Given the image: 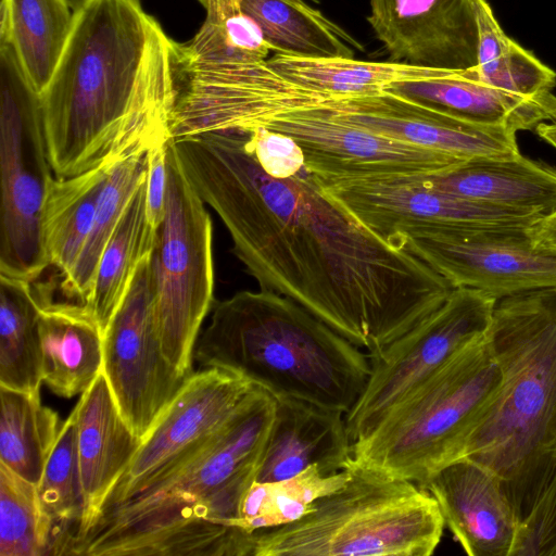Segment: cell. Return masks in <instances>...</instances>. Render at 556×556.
Returning a JSON list of instances; mask_svg holds the SVG:
<instances>
[{"mask_svg":"<svg viewBox=\"0 0 556 556\" xmlns=\"http://www.w3.org/2000/svg\"><path fill=\"white\" fill-rule=\"evenodd\" d=\"M39 336L42 382L58 396L83 394L102 372L103 334L85 305L41 302Z\"/></svg>","mask_w":556,"mask_h":556,"instance_id":"cell-24","label":"cell"},{"mask_svg":"<svg viewBox=\"0 0 556 556\" xmlns=\"http://www.w3.org/2000/svg\"><path fill=\"white\" fill-rule=\"evenodd\" d=\"M61 60L40 93L54 177L113 168L168 141L172 42L139 0H76Z\"/></svg>","mask_w":556,"mask_h":556,"instance_id":"cell-2","label":"cell"},{"mask_svg":"<svg viewBox=\"0 0 556 556\" xmlns=\"http://www.w3.org/2000/svg\"><path fill=\"white\" fill-rule=\"evenodd\" d=\"M40 93L0 42V274L35 281L50 266L42 211L53 180Z\"/></svg>","mask_w":556,"mask_h":556,"instance_id":"cell-8","label":"cell"},{"mask_svg":"<svg viewBox=\"0 0 556 556\" xmlns=\"http://www.w3.org/2000/svg\"><path fill=\"white\" fill-rule=\"evenodd\" d=\"M275 400L256 481L291 478L313 464L330 473L348 468L353 443L344 413L292 397Z\"/></svg>","mask_w":556,"mask_h":556,"instance_id":"cell-20","label":"cell"},{"mask_svg":"<svg viewBox=\"0 0 556 556\" xmlns=\"http://www.w3.org/2000/svg\"><path fill=\"white\" fill-rule=\"evenodd\" d=\"M437 501L445 526L469 556H509L518 518L500 479L456 459L419 485Z\"/></svg>","mask_w":556,"mask_h":556,"instance_id":"cell-19","label":"cell"},{"mask_svg":"<svg viewBox=\"0 0 556 556\" xmlns=\"http://www.w3.org/2000/svg\"><path fill=\"white\" fill-rule=\"evenodd\" d=\"M509 556H556V476L518 521Z\"/></svg>","mask_w":556,"mask_h":556,"instance_id":"cell-38","label":"cell"},{"mask_svg":"<svg viewBox=\"0 0 556 556\" xmlns=\"http://www.w3.org/2000/svg\"><path fill=\"white\" fill-rule=\"evenodd\" d=\"M401 249L453 288L477 289L496 300L556 286V250L535 245L528 228L409 236Z\"/></svg>","mask_w":556,"mask_h":556,"instance_id":"cell-16","label":"cell"},{"mask_svg":"<svg viewBox=\"0 0 556 556\" xmlns=\"http://www.w3.org/2000/svg\"><path fill=\"white\" fill-rule=\"evenodd\" d=\"M72 413L86 503L85 520L74 549L99 516L104 501L135 457L142 440L122 416L103 371L81 394Z\"/></svg>","mask_w":556,"mask_h":556,"instance_id":"cell-21","label":"cell"},{"mask_svg":"<svg viewBox=\"0 0 556 556\" xmlns=\"http://www.w3.org/2000/svg\"><path fill=\"white\" fill-rule=\"evenodd\" d=\"M194 359L239 375L274 397L348 414L363 393L369 355L281 294L240 291L218 302Z\"/></svg>","mask_w":556,"mask_h":556,"instance_id":"cell-5","label":"cell"},{"mask_svg":"<svg viewBox=\"0 0 556 556\" xmlns=\"http://www.w3.org/2000/svg\"><path fill=\"white\" fill-rule=\"evenodd\" d=\"M528 235L535 245L556 250V210L529 227Z\"/></svg>","mask_w":556,"mask_h":556,"instance_id":"cell-41","label":"cell"},{"mask_svg":"<svg viewBox=\"0 0 556 556\" xmlns=\"http://www.w3.org/2000/svg\"><path fill=\"white\" fill-rule=\"evenodd\" d=\"M502 384L485 336L410 390L361 439L353 462L418 485L457 458Z\"/></svg>","mask_w":556,"mask_h":556,"instance_id":"cell-7","label":"cell"},{"mask_svg":"<svg viewBox=\"0 0 556 556\" xmlns=\"http://www.w3.org/2000/svg\"><path fill=\"white\" fill-rule=\"evenodd\" d=\"M324 106L348 124L460 160L519 152L513 129L470 123L389 91L332 99Z\"/></svg>","mask_w":556,"mask_h":556,"instance_id":"cell-17","label":"cell"},{"mask_svg":"<svg viewBox=\"0 0 556 556\" xmlns=\"http://www.w3.org/2000/svg\"><path fill=\"white\" fill-rule=\"evenodd\" d=\"M276 400L256 387L199 451L127 501L100 513L75 545L87 556H252L240 506L256 481Z\"/></svg>","mask_w":556,"mask_h":556,"instance_id":"cell-3","label":"cell"},{"mask_svg":"<svg viewBox=\"0 0 556 556\" xmlns=\"http://www.w3.org/2000/svg\"><path fill=\"white\" fill-rule=\"evenodd\" d=\"M407 177L502 208L542 217L556 210V169L520 152L472 157L446 170Z\"/></svg>","mask_w":556,"mask_h":556,"instance_id":"cell-22","label":"cell"},{"mask_svg":"<svg viewBox=\"0 0 556 556\" xmlns=\"http://www.w3.org/2000/svg\"><path fill=\"white\" fill-rule=\"evenodd\" d=\"M485 341L502 384L456 459L491 470L520 521L556 476V286L498 299Z\"/></svg>","mask_w":556,"mask_h":556,"instance_id":"cell-4","label":"cell"},{"mask_svg":"<svg viewBox=\"0 0 556 556\" xmlns=\"http://www.w3.org/2000/svg\"><path fill=\"white\" fill-rule=\"evenodd\" d=\"M146 175L147 153L134 154L110 170L86 243L73 270L61 282L62 292L76 303L87 305L103 250Z\"/></svg>","mask_w":556,"mask_h":556,"instance_id":"cell-35","label":"cell"},{"mask_svg":"<svg viewBox=\"0 0 556 556\" xmlns=\"http://www.w3.org/2000/svg\"><path fill=\"white\" fill-rule=\"evenodd\" d=\"M41 303L33 282L0 274V386L37 392L42 383Z\"/></svg>","mask_w":556,"mask_h":556,"instance_id":"cell-30","label":"cell"},{"mask_svg":"<svg viewBox=\"0 0 556 556\" xmlns=\"http://www.w3.org/2000/svg\"><path fill=\"white\" fill-rule=\"evenodd\" d=\"M175 103L170 137L248 131L291 111L323 105L332 98L298 87L266 64L219 68L173 65Z\"/></svg>","mask_w":556,"mask_h":556,"instance_id":"cell-11","label":"cell"},{"mask_svg":"<svg viewBox=\"0 0 556 556\" xmlns=\"http://www.w3.org/2000/svg\"><path fill=\"white\" fill-rule=\"evenodd\" d=\"M496 301L477 289L453 288L429 316L369 357L371 369L366 387L345 414L352 443L365 435L410 390L483 338Z\"/></svg>","mask_w":556,"mask_h":556,"instance_id":"cell-10","label":"cell"},{"mask_svg":"<svg viewBox=\"0 0 556 556\" xmlns=\"http://www.w3.org/2000/svg\"><path fill=\"white\" fill-rule=\"evenodd\" d=\"M349 481L303 518L255 532L253 556H430L444 519L417 483L355 464Z\"/></svg>","mask_w":556,"mask_h":556,"instance_id":"cell-6","label":"cell"},{"mask_svg":"<svg viewBox=\"0 0 556 556\" xmlns=\"http://www.w3.org/2000/svg\"><path fill=\"white\" fill-rule=\"evenodd\" d=\"M368 23L394 62L433 70L477 66L476 0H369Z\"/></svg>","mask_w":556,"mask_h":556,"instance_id":"cell-18","label":"cell"},{"mask_svg":"<svg viewBox=\"0 0 556 556\" xmlns=\"http://www.w3.org/2000/svg\"><path fill=\"white\" fill-rule=\"evenodd\" d=\"M170 140L154 146L147 153L146 210L148 222L154 230H157L164 216L168 186L167 151Z\"/></svg>","mask_w":556,"mask_h":556,"instance_id":"cell-40","label":"cell"},{"mask_svg":"<svg viewBox=\"0 0 556 556\" xmlns=\"http://www.w3.org/2000/svg\"><path fill=\"white\" fill-rule=\"evenodd\" d=\"M479 42L477 71L488 85L525 98L552 94L556 72L509 38L486 0H476Z\"/></svg>","mask_w":556,"mask_h":556,"instance_id":"cell-34","label":"cell"},{"mask_svg":"<svg viewBox=\"0 0 556 556\" xmlns=\"http://www.w3.org/2000/svg\"><path fill=\"white\" fill-rule=\"evenodd\" d=\"M191 186L226 226L261 289L293 300L369 357L410 330L453 287L394 248L303 169L275 177L243 131L172 139Z\"/></svg>","mask_w":556,"mask_h":556,"instance_id":"cell-1","label":"cell"},{"mask_svg":"<svg viewBox=\"0 0 556 556\" xmlns=\"http://www.w3.org/2000/svg\"><path fill=\"white\" fill-rule=\"evenodd\" d=\"M112 168H96L50 184L41 220L50 266L63 278L73 270L92 227L99 197Z\"/></svg>","mask_w":556,"mask_h":556,"instance_id":"cell-29","label":"cell"},{"mask_svg":"<svg viewBox=\"0 0 556 556\" xmlns=\"http://www.w3.org/2000/svg\"><path fill=\"white\" fill-rule=\"evenodd\" d=\"M262 126L293 138L320 186L422 176L466 161L342 122L323 105L280 114Z\"/></svg>","mask_w":556,"mask_h":556,"instance_id":"cell-15","label":"cell"},{"mask_svg":"<svg viewBox=\"0 0 556 556\" xmlns=\"http://www.w3.org/2000/svg\"><path fill=\"white\" fill-rule=\"evenodd\" d=\"M37 489L53 522L52 555H72L86 515L73 413L60 428Z\"/></svg>","mask_w":556,"mask_h":556,"instance_id":"cell-36","label":"cell"},{"mask_svg":"<svg viewBox=\"0 0 556 556\" xmlns=\"http://www.w3.org/2000/svg\"><path fill=\"white\" fill-rule=\"evenodd\" d=\"M168 186L150 253L154 313L163 353L182 377L192 372L200 327L214 303L212 222L169 141Z\"/></svg>","mask_w":556,"mask_h":556,"instance_id":"cell-9","label":"cell"},{"mask_svg":"<svg viewBox=\"0 0 556 556\" xmlns=\"http://www.w3.org/2000/svg\"><path fill=\"white\" fill-rule=\"evenodd\" d=\"M265 64L290 84L332 99L376 94L396 83L434 78L451 71L417 67L394 61L285 54H274Z\"/></svg>","mask_w":556,"mask_h":556,"instance_id":"cell-25","label":"cell"},{"mask_svg":"<svg viewBox=\"0 0 556 556\" xmlns=\"http://www.w3.org/2000/svg\"><path fill=\"white\" fill-rule=\"evenodd\" d=\"M60 428L58 414L41 403L39 391L0 386V464L38 485Z\"/></svg>","mask_w":556,"mask_h":556,"instance_id":"cell-32","label":"cell"},{"mask_svg":"<svg viewBox=\"0 0 556 556\" xmlns=\"http://www.w3.org/2000/svg\"><path fill=\"white\" fill-rule=\"evenodd\" d=\"M254 388L245 378L220 368L191 372L142 440L100 513L143 492L199 451L228 424Z\"/></svg>","mask_w":556,"mask_h":556,"instance_id":"cell-14","label":"cell"},{"mask_svg":"<svg viewBox=\"0 0 556 556\" xmlns=\"http://www.w3.org/2000/svg\"><path fill=\"white\" fill-rule=\"evenodd\" d=\"M198 1L206 13L204 23L189 43L172 42L174 62L192 67H227L267 60L270 48L239 0Z\"/></svg>","mask_w":556,"mask_h":556,"instance_id":"cell-31","label":"cell"},{"mask_svg":"<svg viewBox=\"0 0 556 556\" xmlns=\"http://www.w3.org/2000/svg\"><path fill=\"white\" fill-rule=\"evenodd\" d=\"M0 42H10L33 87L49 84L70 39L74 12L67 0H2Z\"/></svg>","mask_w":556,"mask_h":556,"instance_id":"cell-26","label":"cell"},{"mask_svg":"<svg viewBox=\"0 0 556 556\" xmlns=\"http://www.w3.org/2000/svg\"><path fill=\"white\" fill-rule=\"evenodd\" d=\"M386 91L483 126L519 131L535 130L541 123L556 122V96L525 98L498 90L481 79L477 67L396 83Z\"/></svg>","mask_w":556,"mask_h":556,"instance_id":"cell-23","label":"cell"},{"mask_svg":"<svg viewBox=\"0 0 556 556\" xmlns=\"http://www.w3.org/2000/svg\"><path fill=\"white\" fill-rule=\"evenodd\" d=\"M321 187L397 249L409 236L529 228L543 218L465 199L425 186L407 176L351 180Z\"/></svg>","mask_w":556,"mask_h":556,"instance_id":"cell-13","label":"cell"},{"mask_svg":"<svg viewBox=\"0 0 556 556\" xmlns=\"http://www.w3.org/2000/svg\"><path fill=\"white\" fill-rule=\"evenodd\" d=\"M275 54L353 58L362 45L304 0H239Z\"/></svg>","mask_w":556,"mask_h":556,"instance_id":"cell-27","label":"cell"},{"mask_svg":"<svg viewBox=\"0 0 556 556\" xmlns=\"http://www.w3.org/2000/svg\"><path fill=\"white\" fill-rule=\"evenodd\" d=\"M314 1H316V0H314Z\"/></svg>","mask_w":556,"mask_h":556,"instance_id":"cell-43","label":"cell"},{"mask_svg":"<svg viewBox=\"0 0 556 556\" xmlns=\"http://www.w3.org/2000/svg\"><path fill=\"white\" fill-rule=\"evenodd\" d=\"M247 143L261 166L275 177H288L306 168L296 141L264 126L243 131Z\"/></svg>","mask_w":556,"mask_h":556,"instance_id":"cell-39","label":"cell"},{"mask_svg":"<svg viewBox=\"0 0 556 556\" xmlns=\"http://www.w3.org/2000/svg\"><path fill=\"white\" fill-rule=\"evenodd\" d=\"M53 522L37 485L0 464V556L52 555Z\"/></svg>","mask_w":556,"mask_h":556,"instance_id":"cell-37","label":"cell"},{"mask_svg":"<svg viewBox=\"0 0 556 556\" xmlns=\"http://www.w3.org/2000/svg\"><path fill=\"white\" fill-rule=\"evenodd\" d=\"M144 182L134 193L103 250L86 305L103 336L141 261L151 253L155 243L156 230L147 217Z\"/></svg>","mask_w":556,"mask_h":556,"instance_id":"cell-28","label":"cell"},{"mask_svg":"<svg viewBox=\"0 0 556 556\" xmlns=\"http://www.w3.org/2000/svg\"><path fill=\"white\" fill-rule=\"evenodd\" d=\"M535 132L541 139L556 149V122H544L536 126Z\"/></svg>","mask_w":556,"mask_h":556,"instance_id":"cell-42","label":"cell"},{"mask_svg":"<svg viewBox=\"0 0 556 556\" xmlns=\"http://www.w3.org/2000/svg\"><path fill=\"white\" fill-rule=\"evenodd\" d=\"M349 467L330 473L313 464L277 481H254L243 495L240 527L249 533L292 523L309 514L317 500L339 490L350 479Z\"/></svg>","mask_w":556,"mask_h":556,"instance_id":"cell-33","label":"cell"},{"mask_svg":"<svg viewBox=\"0 0 556 556\" xmlns=\"http://www.w3.org/2000/svg\"><path fill=\"white\" fill-rule=\"evenodd\" d=\"M118 409L143 440L187 378L166 359L156 326L150 254L103 336V369Z\"/></svg>","mask_w":556,"mask_h":556,"instance_id":"cell-12","label":"cell"}]
</instances>
